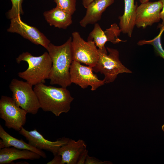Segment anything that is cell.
Segmentation results:
<instances>
[{
  "label": "cell",
  "instance_id": "52a82bcc",
  "mask_svg": "<svg viewBox=\"0 0 164 164\" xmlns=\"http://www.w3.org/2000/svg\"><path fill=\"white\" fill-rule=\"evenodd\" d=\"M27 113L18 106L12 97L2 96L0 100V117L5 126L19 132L25 125Z\"/></svg>",
  "mask_w": 164,
  "mask_h": 164
},
{
  "label": "cell",
  "instance_id": "5bb4252c",
  "mask_svg": "<svg viewBox=\"0 0 164 164\" xmlns=\"http://www.w3.org/2000/svg\"><path fill=\"white\" fill-rule=\"evenodd\" d=\"M114 0H95L87 7L85 16L79 22L82 27H86L89 24H94L100 20L103 13Z\"/></svg>",
  "mask_w": 164,
  "mask_h": 164
},
{
  "label": "cell",
  "instance_id": "30bf717a",
  "mask_svg": "<svg viewBox=\"0 0 164 164\" xmlns=\"http://www.w3.org/2000/svg\"><path fill=\"white\" fill-rule=\"evenodd\" d=\"M162 8V4L159 1L141 3L136 9L135 26L138 28H145L159 22Z\"/></svg>",
  "mask_w": 164,
  "mask_h": 164
},
{
  "label": "cell",
  "instance_id": "f546056e",
  "mask_svg": "<svg viewBox=\"0 0 164 164\" xmlns=\"http://www.w3.org/2000/svg\"></svg>",
  "mask_w": 164,
  "mask_h": 164
},
{
  "label": "cell",
  "instance_id": "2e32d148",
  "mask_svg": "<svg viewBox=\"0 0 164 164\" xmlns=\"http://www.w3.org/2000/svg\"><path fill=\"white\" fill-rule=\"evenodd\" d=\"M41 157L40 155L32 151L14 147H5L0 150V164L11 163L14 161L20 159H37Z\"/></svg>",
  "mask_w": 164,
  "mask_h": 164
},
{
  "label": "cell",
  "instance_id": "8fae6325",
  "mask_svg": "<svg viewBox=\"0 0 164 164\" xmlns=\"http://www.w3.org/2000/svg\"><path fill=\"white\" fill-rule=\"evenodd\" d=\"M24 137L32 146L40 150H45L52 153L54 155L57 154L59 149L67 143L70 139L63 137L52 142L45 139L36 129L28 131L22 127L19 132Z\"/></svg>",
  "mask_w": 164,
  "mask_h": 164
},
{
  "label": "cell",
  "instance_id": "9c48e42d",
  "mask_svg": "<svg viewBox=\"0 0 164 164\" xmlns=\"http://www.w3.org/2000/svg\"><path fill=\"white\" fill-rule=\"evenodd\" d=\"M10 20L9 27L7 29L8 32L18 33L32 43L46 49L50 41L36 28L23 22L20 15Z\"/></svg>",
  "mask_w": 164,
  "mask_h": 164
},
{
  "label": "cell",
  "instance_id": "7c38bea8",
  "mask_svg": "<svg viewBox=\"0 0 164 164\" xmlns=\"http://www.w3.org/2000/svg\"><path fill=\"white\" fill-rule=\"evenodd\" d=\"M121 32L119 27L115 23L112 24L109 28L104 31L97 23L94 24L93 29L89 33L87 41H93L98 49H101L105 47L107 42L114 44L126 42L118 38Z\"/></svg>",
  "mask_w": 164,
  "mask_h": 164
},
{
  "label": "cell",
  "instance_id": "9a60e30c",
  "mask_svg": "<svg viewBox=\"0 0 164 164\" xmlns=\"http://www.w3.org/2000/svg\"><path fill=\"white\" fill-rule=\"evenodd\" d=\"M125 8L123 14L120 16L119 28L121 32L131 37L135 26V20L137 4L134 0H124Z\"/></svg>",
  "mask_w": 164,
  "mask_h": 164
},
{
  "label": "cell",
  "instance_id": "f1b7e54d",
  "mask_svg": "<svg viewBox=\"0 0 164 164\" xmlns=\"http://www.w3.org/2000/svg\"><path fill=\"white\" fill-rule=\"evenodd\" d=\"M161 128L162 130L164 132V124L162 125Z\"/></svg>",
  "mask_w": 164,
  "mask_h": 164
},
{
  "label": "cell",
  "instance_id": "4fadbf2b",
  "mask_svg": "<svg viewBox=\"0 0 164 164\" xmlns=\"http://www.w3.org/2000/svg\"><path fill=\"white\" fill-rule=\"evenodd\" d=\"M86 146L82 140L75 141L70 139L58 150L57 154L60 155L62 158L61 164H77L80 154L86 149Z\"/></svg>",
  "mask_w": 164,
  "mask_h": 164
},
{
  "label": "cell",
  "instance_id": "ac0fdd59",
  "mask_svg": "<svg viewBox=\"0 0 164 164\" xmlns=\"http://www.w3.org/2000/svg\"><path fill=\"white\" fill-rule=\"evenodd\" d=\"M45 19L51 26L65 29L72 23V15L56 6L43 14Z\"/></svg>",
  "mask_w": 164,
  "mask_h": 164
},
{
  "label": "cell",
  "instance_id": "277c9868",
  "mask_svg": "<svg viewBox=\"0 0 164 164\" xmlns=\"http://www.w3.org/2000/svg\"><path fill=\"white\" fill-rule=\"evenodd\" d=\"M106 49L108 54L105 46L101 49H98V59L95 66L92 67L94 72L104 74L105 83L114 82L119 74L132 73L121 62L118 50L108 47Z\"/></svg>",
  "mask_w": 164,
  "mask_h": 164
},
{
  "label": "cell",
  "instance_id": "cb8c5ba5",
  "mask_svg": "<svg viewBox=\"0 0 164 164\" xmlns=\"http://www.w3.org/2000/svg\"><path fill=\"white\" fill-rule=\"evenodd\" d=\"M88 150L86 149L81 152L78 158L77 164H85L86 159L88 155Z\"/></svg>",
  "mask_w": 164,
  "mask_h": 164
},
{
  "label": "cell",
  "instance_id": "484cf974",
  "mask_svg": "<svg viewBox=\"0 0 164 164\" xmlns=\"http://www.w3.org/2000/svg\"><path fill=\"white\" fill-rule=\"evenodd\" d=\"M95 0H82V4L83 6L86 8L91 2Z\"/></svg>",
  "mask_w": 164,
  "mask_h": 164
},
{
  "label": "cell",
  "instance_id": "7a4b0ae2",
  "mask_svg": "<svg viewBox=\"0 0 164 164\" xmlns=\"http://www.w3.org/2000/svg\"><path fill=\"white\" fill-rule=\"evenodd\" d=\"M33 89L43 111L51 112L58 117L70 111L73 98L67 88L47 86L41 83L34 86Z\"/></svg>",
  "mask_w": 164,
  "mask_h": 164
},
{
  "label": "cell",
  "instance_id": "d4e9b609",
  "mask_svg": "<svg viewBox=\"0 0 164 164\" xmlns=\"http://www.w3.org/2000/svg\"><path fill=\"white\" fill-rule=\"evenodd\" d=\"M62 160L61 156L58 154L54 155L52 160L48 162L47 164H61Z\"/></svg>",
  "mask_w": 164,
  "mask_h": 164
},
{
  "label": "cell",
  "instance_id": "44dd1931",
  "mask_svg": "<svg viewBox=\"0 0 164 164\" xmlns=\"http://www.w3.org/2000/svg\"><path fill=\"white\" fill-rule=\"evenodd\" d=\"M12 3L11 8L7 13L8 18L9 19L23 15L22 4L23 0H10Z\"/></svg>",
  "mask_w": 164,
  "mask_h": 164
},
{
  "label": "cell",
  "instance_id": "603a6c76",
  "mask_svg": "<svg viewBox=\"0 0 164 164\" xmlns=\"http://www.w3.org/2000/svg\"><path fill=\"white\" fill-rule=\"evenodd\" d=\"M160 1L162 5V8L160 12V19L162 20L161 24H159L157 28L160 29V31H164V0H159Z\"/></svg>",
  "mask_w": 164,
  "mask_h": 164
},
{
  "label": "cell",
  "instance_id": "e0dca14e",
  "mask_svg": "<svg viewBox=\"0 0 164 164\" xmlns=\"http://www.w3.org/2000/svg\"><path fill=\"white\" fill-rule=\"evenodd\" d=\"M0 149L11 146L20 149L28 150L34 152L40 155L43 158H46L45 153L42 151L34 147L22 139L15 138L8 133L0 125Z\"/></svg>",
  "mask_w": 164,
  "mask_h": 164
},
{
  "label": "cell",
  "instance_id": "5b68a950",
  "mask_svg": "<svg viewBox=\"0 0 164 164\" xmlns=\"http://www.w3.org/2000/svg\"><path fill=\"white\" fill-rule=\"evenodd\" d=\"M32 86L26 81L12 79L9 88L12 92V98L17 105L27 113L36 114L40 108L37 95Z\"/></svg>",
  "mask_w": 164,
  "mask_h": 164
},
{
  "label": "cell",
  "instance_id": "8992f818",
  "mask_svg": "<svg viewBox=\"0 0 164 164\" xmlns=\"http://www.w3.org/2000/svg\"><path fill=\"white\" fill-rule=\"evenodd\" d=\"M72 35L73 61L94 67L99 58L98 49L94 42L93 41H85L78 32H74Z\"/></svg>",
  "mask_w": 164,
  "mask_h": 164
},
{
  "label": "cell",
  "instance_id": "d6986e66",
  "mask_svg": "<svg viewBox=\"0 0 164 164\" xmlns=\"http://www.w3.org/2000/svg\"><path fill=\"white\" fill-rule=\"evenodd\" d=\"M163 31H160L159 34L153 39L150 40H140L137 43L139 46L145 44L152 45L156 53L164 59V50L161 44V38Z\"/></svg>",
  "mask_w": 164,
  "mask_h": 164
},
{
  "label": "cell",
  "instance_id": "3957f363",
  "mask_svg": "<svg viewBox=\"0 0 164 164\" xmlns=\"http://www.w3.org/2000/svg\"><path fill=\"white\" fill-rule=\"evenodd\" d=\"M16 61L18 63L23 61L28 64L27 69L19 72L18 76L32 86L44 83L46 80L49 79L52 63L48 52H45L37 56L27 52H23L16 58Z\"/></svg>",
  "mask_w": 164,
  "mask_h": 164
},
{
  "label": "cell",
  "instance_id": "83f0119b",
  "mask_svg": "<svg viewBox=\"0 0 164 164\" xmlns=\"http://www.w3.org/2000/svg\"><path fill=\"white\" fill-rule=\"evenodd\" d=\"M16 164H28L29 163L28 162H17Z\"/></svg>",
  "mask_w": 164,
  "mask_h": 164
},
{
  "label": "cell",
  "instance_id": "ffe728a7",
  "mask_svg": "<svg viewBox=\"0 0 164 164\" xmlns=\"http://www.w3.org/2000/svg\"><path fill=\"white\" fill-rule=\"evenodd\" d=\"M56 7L72 15L76 10V0H53Z\"/></svg>",
  "mask_w": 164,
  "mask_h": 164
},
{
  "label": "cell",
  "instance_id": "4316f807",
  "mask_svg": "<svg viewBox=\"0 0 164 164\" xmlns=\"http://www.w3.org/2000/svg\"><path fill=\"white\" fill-rule=\"evenodd\" d=\"M141 3H144L149 2V0H138Z\"/></svg>",
  "mask_w": 164,
  "mask_h": 164
},
{
  "label": "cell",
  "instance_id": "ba28073f",
  "mask_svg": "<svg viewBox=\"0 0 164 164\" xmlns=\"http://www.w3.org/2000/svg\"><path fill=\"white\" fill-rule=\"evenodd\" d=\"M93 72L92 67L84 66L73 61L70 69L71 82L84 89L90 86L92 91H95L105 83L104 79H98Z\"/></svg>",
  "mask_w": 164,
  "mask_h": 164
},
{
  "label": "cell",
  "instance_id": "7402d4cb",
  "mask_svg": "<svg viewBox=\"0 0 164 164\" xmlns=\"http://www.w3.org/2000/svg\"><path fill=\"white\" fill-rule=\"evenodd\" d=\"M109 162L102 161L94 157L87 155L86 159L85 164H110Z\"/></svg>",
  "mask_w": 164,
  "mask_h": 164
},
{
  "label": "cell",
  "instance_id": "6da1fadb",
  "mask_svg": "<svg viewBox=\"0 0 164 164\" xmlns=\"http://www.w3.org/2000/svg\"><path fill=\"white\" fill-rule=\"evenodd\" d=\"M70 37L63 44L57 46L50 43L46 50L52 64L49 79L51 85L67 88L71 84L70 69L73 61Z\"/></svg>",
  "mask_w": 164,
  "mask_h": 164
}]
</instances>
